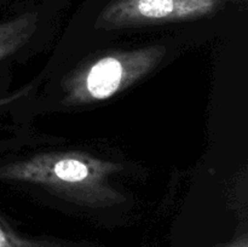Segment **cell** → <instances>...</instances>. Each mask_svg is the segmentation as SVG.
Segmentation results:
<instances>
[{
	"label": "cell",
	"mask_w": 248,
	"mask_h": 247,
	"mask_svg": "<svg viewBox=\"0 0 248 247\" xmlns=\"http://www.w3.org/2000/svg\"><path fill=\"white\" fill-rule=\"evenodd\" d=\"M225 0H116L102 11L99 28H123L142 24L195 19L213 14Z\"/></svg>",
	"instance_id": "obj_3"
},
{
	"label": "cell",
	"mask_w": 248,
	"mask_h": 247,
	"mask_svg": "<svg viewBox=\"0 0 248 247\" xmlns=\"http://www.w3.org/2000/svg\"><path fill=\"white\" fill-rule=\"evenodd\" d=\"M0 247H68L64 242L48 239H29L18 236L0 225Z\"/></svg>",
	"instance_id": "obj_4"
},
{
	"label": "cell",
	"mask_w": 248,
	"mask_h": 247,
	"mask_svg": "<svg viewBox=\"0 0 248 247\" xmlns=\"http://www.w3.org/2000/svg\"><path fill=\"white\" fill-rule=\"evenodd\" d=\"M165 52L162 46H148L97 58L65 81V102L89 104L106 101L152 72Z\"/></svg>",
	"instance_id": "obj_2"
},
{
	"label": "cell",
	"mask_w": 248,
	"mask_h": 247,
	"mask_svg": "<svg viewBox=\"0 0 248 247\" xmlns=\"http://www.w3.org/2000/svg\"><path fill=\"white\" fill-rule=\"evenodd\" d=\"M229 247H247V241H246V239H242L241 241L235 242L234 245H230Z\"/></svg>",
	"instance_id": "obj_5"
},
{
	"label": "cell",
	"mask_w": 248,
	"mask_h": 247,
	"mask_svg": "<svg viewBox=\"0 0 248 247\" xmlns=\"http://www.w3.org/2000/svg\"><path fill=\"white\" fill-rule=\"evenodd\" d=\"M123 166L80 152L46 153L10 165L1 174L38 184L85 205L103 207L121 202L123 195L109 184V176Z\"/></svg>",
	"instance_id": "obj_1"
}]
</instances>
